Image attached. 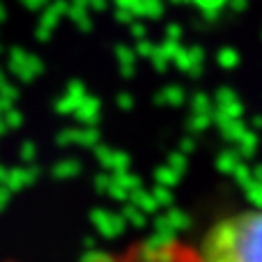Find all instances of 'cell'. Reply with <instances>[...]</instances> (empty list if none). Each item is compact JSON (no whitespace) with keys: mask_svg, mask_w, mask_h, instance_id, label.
<instances>
[{"mask_svg":"<svg viewBox=\"0 0 262 262\" xmlns=\"http://www.w3.org/2000/svg\"><path fill=\"white\" fill-rule=\"evenodd\" d=\"M83 262H200L198 249L180 239H136L120 249L97 251Z\"/></svg>","mask_w":262,"mask_h":262,"instance_id":"obj_2","label":"cell"},{"mask_svg":"<svg viewBox=\"0 0 262 262\" xmlns=\"http://www.w3.org/2000/svg\"><path fill=\"white\" fill-rule=\"evenodd\" d=\"M195 249L200 262H262V209L216 221Z\"/></svg>","mask_w":262,"mask_h":262,"instance_id":"obj_1","label":"cell"}]
</instances>
